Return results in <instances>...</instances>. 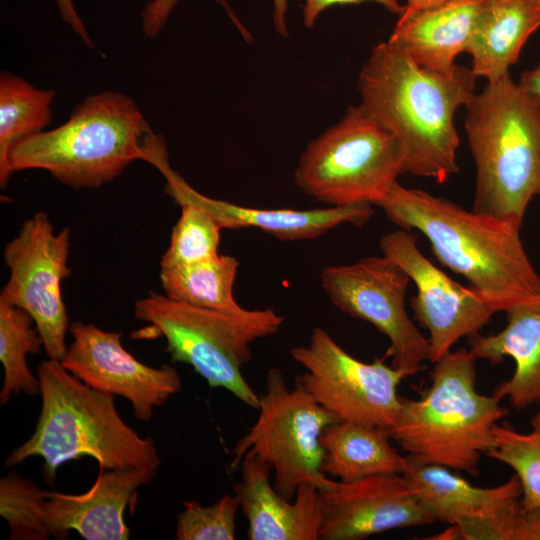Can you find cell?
<instances>
[{
  "instance_id": "6da1fadb",
  "label": "cell",
  "mask_w": 540,
  "mask_h": 540,
  "mask_svg": "<svg viewBox=\"0 0 540 540\" xmlns=\"http://www.w3.org/2000/svg\"><path fill=\"white\" fill-rule=\"evenodd\" d=\"M476 78L457 64L424 69L389 41L373 47L358 77L359 105L399 141L402 174L444 183L459 172L454 116L475 94Z\"/></svg>"
},
{
  "instance_id": "7a4b0ae2",
  "label": "cell",
  "mask_w": 540,
  "mask_h": 540,
  "mask_svg": "<svg viewBox=\"0 0 540 540\" xmlns=\"http://www.w3.org/2000/svg\"><path fill=\"white\" fill-rule=\"evenodd\" d=\"M376 206L399 228L422 233L437 260L462 275L495 312L540 296L521 225L398 181Z\"/></svg>"
},
{
  "instance_id": "3957f363",
  "label": "cell",
  "mask_w": 540,
  "mask_h": 540,
  "mask_svg": "<svg viewBox=\"0 0 540 540\" xmlns=\"http://www.w3.org/2000/svg\"><path fill=\"white\" fill-rule=\"evenodd\" d=\"M37 376L41 412L32 435L5 459L7 467L41 457L50 485L61 465L82 457L95 459L103 469L158 471L162 462L154 440L122 420L113 395L88 386L56 359L41 362Z\"/></svg>"
},
{
  "instance_id": "277c9868",
  "label": "cell",
  "mask_w": 540,
  "mask_h": 540,
  "mask_svg": "<svg viewBox=\"0 0 540 540\" xmlns=\"http://www.w3.org/2000/svg\"><path fill=\"white\" fill-rule=\"evenodd\" d=\"M475 361L465 348L449 351L433 363L431 384L418 398L400 397L387 432L407 455L479 474L481 457L494 445V426L508 411L494 395L477 392Z\"/></svg>"
},
{
  "instance_id": "5b68a950",
  "label": "cell",
  "mask_w": 540,
  "mask_h": 540,
  "mask_svg": "<svg viewBox=\"0 0 540 540\" xmlns=\"http://www.w3.org/2000/svg\"><path fill=\"white\" fill-rule=\"evenodd\" d=\"M465 107L476 165L472 210L521 225L540 195V114L509 73L487 81Z\"/></svg>"
},
{
  "instance_id": "8992f818",
  "label": "cell",
  "mask_w": 540,
  "mask_h": 540,
  "mask_svg": "<svg viewBox=\"0 0 540 540\" xmlns=\"http://www.w3.org/2000/svg\"><path fill=\"white\" fill-rule=\"evenodd\" d=\"M153 135L131 98L104 91L85 98L59 127L17 143L9 170L41 169L67 186L96 188L142 160Z\"/></svg>"
},
{
  "instance_id": "52a82bcc",
  "label": "cell",
  "mask_w": 540,
  "mask_h": 540,
  "mask_svg": "<svg viewBox=\"0 0 540 540\" xmlns=\"http://www.w3.org/2000/svg\"><path fill=\"white\" fill-rule=\"evenodd\" d=\"M135 317L166 340L173 362L190 365L210 387L224 388L258 410L259 396L245 380L242 367L253 357L251 345L274 335L284 317L272 308L211 311L149 293L135 303Z\"/></svg>"
},
{
  "instance_id": "ba28073f",
  "label": "cell",
  "mask_w": 540,
  "mask_h": 540,
  "mask_svg": "<svg viewBox=\"0 0 540 540\" xmlns=\"http://www.w3.org/2000/svg\"><path fill=\"white\" fill-rule=\"evenodd\" d=\"M403 163L399 141L357 105L307 144L294 181L328 206L376 205L402 174Z\"/></svg>"
},
{
  "instance_id": "9c48e42d",
  "label": "cell",
  "mask_w": 540,
  "mask_h": 540,
  "mask_svg": "<svg viewBox=\"0 0 540 540\" xmlns=\"http://www.w3.org/2000/svg\"><path fill=\"white\" fill-rule=\"evenodd\" d=\"M258 410L255 424L231 451L230 467L240 465L246 453L256 456L274 470V488L288 500L302 484H312L320 491L331 489L337 481L321 471L324 451L320 437L327 426L340 420L318 404L299 381L289 388L283 371L276 367L266 375Z\"/></svg>"
},
{
  "instance_id": "30bf717a",
  "label": "cell",
  "mask_w": 540,
  "mask_h": 540,
  "mask_svg": "<svg viewBox=\"0 0 540 540\" xmlns=\"http://www.w3.org/2000/svg\"><path fill=\"white\" fill-rule=\"evenodd\" d=\"M304 373L298 381L340 421L388 430L400 409L397 388L411 376L384 358L363 362L345 351L323 328L312 329L309 343L290 350Z\"/></svg>"
},
{
  "instance_id": "8fae6325",
  "label": "cell",
  "mask_w": 540,
  "mask_h": 540,
  "mask_svg": "<svg viewBox=\"0 0 540 540\" xmlns=\"http://www.w3.org/2000/svg\"><path fill=\"white\" fill-rule=\"evenodd\" d=\"M70 245V230L56 232L48 215L37 212L3 251L9 278L0 292V302L26 311L42 337L47 356L59 361L68 349L65 336L70 325L62 282L72 271L68 265Z\"/></svg>"
},
{
  "instance_id": "7c38bea8",
  "label": "cell",
  "mask_w": 540,
  "mask_h": 540,
  "mask_svg": "<svg viewBox=\"0 0 540 540\" xmlns=\"http://www.w3.org/2000/svg\"><path fill=\"white\" fill-rule=\"evenodd\" d=\"M321 285L331 303L344 313L371 323L389 340L384 359L411 376L430 360V343L409 317L405 307L411 281L385 255L347 265H330L321 272Z\"/></svg>"
},
{
  "instance_id": "4fadbf2b",
  "label": "cell",
  "mask_w": 540,
  "mask_h": 540,
  "mask_svg": "<svg viewBox=\"0 0 540 540\" xmlns=\"http://www.w3.org/2000/svg\"><path fill=\"white\" fill-rule=\"evenodd\" d=\"M379 248L416 286L411 307L415 320L429 333L432 363L462 337L479 333L495 313L476 290L462 286L436 267L420 251L410 231L399 228L383 235Z\"/></svg>"
},
{
  "instance_id": "5bb4252c",
  "label": "cell",
  "mask_w": 540,
  "mask_h": 540,
  "mask_svg": "<svg viewBox=\"0 0 540 540\" xmlns=\"http://www.w3.org/2000/svg\"><path fill=\"white\" fill-rule=\"evenodd\" d=\"M73 341L60 361L64 368L93 389L126 398L134 416L147 422L182 388L178 371L168 364L148 366L121 344V332L102 330L92 323L73 322Z\"/></svg>"
},
{
  "instance_id": "9a60e30c",
  "label": "cell",
  "mask_w": 540,
  "mask_h": 540,
  "mask_svg": "<svg viewBox=\"0 0 540 540\" xmlns=\"http://www.w3.org/2000/svg\"><path fill=\"white\" fill-rule=\"evenodd\" d=\"M144 161L166 179L165 191L176 203H191L205 210L222 229L257 228L283 241L316 239L337 226H362L374 215L369 203L308 210L263 209L210 198L191 187L169 164L165 142L153 144Z\"/></svg>"
},
{
  "instance_id": "2e32d148",
  "label": "cell",
  "mask_w": 540,
  "mask_h": 540,
  "mask_svg": "<svg viewBox=\"0 0 540 540\" xmlns=\"http://www.w3.org/2000/svg\"><path fill=\"white\" fill-rule=\"evenodd\" d=\"M320 492L323 523L319 539L359 540L435 521L416 500L401 474L337 481L331 489Z\"/></svg>"
},
{
  "instance_id": "e0dca14e",
  "label": "cell",
  "mask_w": 540,
  "mask_h": 540,
  "mask_svg": "<svg viewBox=\"0 0 540 540\" xmlns=\"http://www.w3.org/2000/svg\"><path fill=\"white\" fill-rule=\"evenodd\" d=\"M156 474L149 469L99 468L94 484L82 494L47 491L42 508L51 536L64 539L75 530L87 540L128 539L125 510L132 506L137 489Z\"/></svg>"
},
{
  "instance_id": "ac0fdd59",
  "label": "cell",
  "mask_w": 540,
  "mask_h": 540,
  "mask_svg": "<svg viewBox=\"0 0 540 540\" xmlns=\"http://www.w3.org/2000/svg\"><path fill=\"white\" fill-rule=\"evenodd\" d=\"M270 469L250 453L241 461V481L235 485L234 495L248 521V539H319L323 523L320 490L312 484H302L291 503L271 486Z\"/></svg>"
},
{
  "instance_id": "d6986e66",
  "label": "cell",
  "mask_w": 540,
  "mask_h": 540,
  "mask_svg": "<svg viewBox=\"0 0 540 540\" xmlns=\"http://www.w3.org/2000/svg\"><path fill=\"white\" fill-rule=\"evenodd\" d=\"M488 0H447L404 11L388 39L424 69L445 72L466 52Z\"/></svg>"
},
{
  "instance_id": "ffe728a7",
  "label": "cell",
  "mask_w": 540,
  "mask_h": 540,
  "mask_svg": "<svg viewBox=\"0 0 540 540\" xmlns=\"http://www.w3.org/2000/svg\"><path fill=\"white\" fill-rule=\"evenodd\" d=\"M505 312L506 327L495 334L468 337L469 350L476 359L494 365L507 356L515 361L513 376L497 385L492 395L508 398L516 409L540 406V296Z\"/></svg>"
},
{
  "instance_id": "44dd1931",
  "label": "cell",
  "mask_w": 540,
  "mask_h": 540,
  "mask_svg": "<svg viewBox=\"0 0 540 540\" xmlns=\"http://www.w3.org/2000/svg\"><path fill=\"white\" fill-rule=\"evenodd\" d=\"M403 476L419 504L435 521L454 524L520 501L522 488L514 474L501 485L477 487L452 469L404 456Z\"/></svg>"
},
{
  "instance_id": "7402d4cb",
  "label": "cell",
  "mask_w": 540,
  "mask_h": 540,
  "mask_svg": "<svg viewBox=\"0 0 540 540\" xmlns=\"http://www.w3.org/2000/svg\"><path fill=\"white\" fill-rule=\"evenodd\" d=\"M540 28V0H488L469 43L472 70L487 81L507 73Z\"/></svg>"
},
{
  "instance_id": "603a6c76",
  "label": "cell",
  "mask_w": 540,
  "mask_h": 540,
  "mask_svg": "<svg viewBox=\"0 0 540 540\" xmlns=\"http://www.w3.org/2000/svg\"><path fill=\"white\" fill-rule=\"evenodd\" d=\"M384 429L348 421L327 426L320 437L324 451L321 471L341 482L380 474H401L404 456Z\"/></svg>"
},
{
  "instance_id": "cb8c5ba5",
  "label": "cell",
  "mask_w": 540,
  "mask_h": 540,
  "mask_svg": "<svg viewBox=\"0 0 540 540\" xmlns=\"http://www.w3.org/2000/svg\"><path fill=\"white\" fill-rule=\"evenodd\" d=\"M238 267L234 256L219 254L194 264L161 268L160 281L165 295L174 301L234 313L243 309L233 296Z\"/></svg>"
},
{
  "instance_id": "d4e9b609",
  "label": "cell",
  "mask_w": 540,
  "mask_h": 540,
  "mask_svg": "<svg viewBox=\"0 0 540 540\" xmlns=\"http://www.w3.org/2000/svg\"><path fill=\"white\" fill-rule=\"evenodd\" d=\"M55 92L39 89L16 75L4 72L0 77V185L10 177L9 155L12 148L42 132L52 117Z\"/></svg>"
},
{
  "instance_id": "484cf974",
  "label": "cell",
  "mask_w": 540,
  "mask_h": 540,
  "mask_svg": "<svg viewBox=\"0 0 540 540\" xmlns=\"http://www.w3.org/2000/svg\"><path fill=\"white\" fill-rule=\"evenodd\" d=\"M32 317L23 309L0 302V361L4 379L0 403L6 404L12 395H40V380L30 371L27 355L39 353L43 340L33 327Z\"/></svg>"
},
{
  "instance_id": "4316f807",
  "label": "cell",
  "mask_w": 540,
  "mask_h": 540,
  "mask_svg": "<svg viewBox=\"0 0 540 540\" xmlns=\"http://www.w3.org/2000/svg\"><path fill=\"white\" fill-rule=\"evenodd\" d=\"M494 445L486 456L508 465L518 477L521 508L540 506V411L531 419V429L519 432L507 422L493 429Z\"/></svg>"
},
{
  "instance_id": "83f0119b",
  "label": "cell",
  "mask_w": 540,
  "mask_h": 540,
  "mask_svg": "<svg viewBox=\"0 0 540 540\" xmlns=\"http://www.w3.org/2000/svg\"><path fill=\"white\" fill-rule=\"evenodd\" d=\"M179 205L181 215L172 229L169 247L161 258V268L194 264L220 254L222 228L219 224L194 204Z\"/></svg>"
},
{
  "instance_id": "f1b7e54d",
  "label": "cell",
  "mask_w": 540,
  "mask_h": 540,
  "mask_svg": "<svg viewBox=\"0 0 540 540\" xmlns=\"http://www.w3.org/2000/svg\"><path fill=\"white\" fill-rule=\"evenodd\" d=\"M46 492L15 471L0 479V514L9 524L11 539L44 540L51 536L42 508Z\"/></svg>"
},
{
  "instance_id": "f546056e",
  "label": "cell",
  "mask_w": 540,
  "mask_h": 540,
  "mask_svg": "<svg viewBox=\"0 0 540 540\" xmlns=\"http://www.w3.org/2000/svg\"><path fill=\"white\" fill-rule=\"evenodd\" d=\"M183 511L177 516V540H234L236 514L239 507L235 495H224L216 503L203 506L199 502L184 501Z\"/></svg>"
},
{
  "instance_id": "4dcf8cb0",
  "label": "cell",
  "mask_w": 540,
  "mask_h": 540,
  "mask_svg": "<svg viewBox=\"0 0 540 540\" xmlns=\"http://www.w3.org/2000/svg\"><path fill=\"white\" fill-rule=\"evenodd\" d=\"M520 512L521 500L490 513L463 518L428 539L514 540Z\"/></svg>"
},
{
  "instance_id": "1f68e13d",
  "label": "cell",
  "mask_w": 540,
  "mask_h": 540,
  "mask_svg": "<svg viewBox=\"0 0 540 540\" xmlns=\"http://www.w3.org/2000/svg\"><path fill=\"white\" fill-rule=\"evenodd\" d=\"M375 2L393 14L400 15L404 6L398 0H304L302 7L303 23L307 28H312L319 16L329 7L337 5L360 4L362 2Z\"/></svg>"
},
{
  "instance_id": "d6a6232c",
  "label": "cell",
  "mask_w": 540,
  "mask_h": 540,
  "mask_svg": "<svg viewBox=\"0 0 540 540\" xmlns=\"http://www.w3.org/2000/svg\"><path fill=\"white\" fill-rule=\"evenodd\" d=\"M178 1L151 0L147 3L141 13L142 29L146 36L153 38L160 33Z\"/></svg>"
},
{
  "instance_id": "836d02e7",
  "label": "cell",
  "mask_w": 540,
  "mask_h": 540,
  "mask_svg": "<svg viewBox=\"0 0 540 540\" xmlns=\"http://www.w3.org/2000/svg\"><path fill=\"white\" fill-rule=\"evenodd\" d=\"M514 540H540V506L521 508Z\"/></svg>"
},
{
  "instance_id": "e575fe53",
  "label": "cell",
  "mask_w": 540,
  "mask_h": 540,
  "mask_svg": "<svg viewBox=\"0 0 540 540\" xmlns=\"http://www.w3.org/2000/svg\"><path fill=\"white\" fill-rule=\"evenodd\" d=\"M62 19L70 25L72 30L77 33L82 40L89 46H92V40L86 30L82 19L77 13L73 0H54Z\"/></svg>"
},
{
  "instance_id": "d590c367",
  "label": "cell",
  "mask_w": 540,
  "mask_h": 540,
  "mask_svg": "<svg viewBox=\"0 0 540 540\" xmlns=\"http://www.w3.org/2000/svg\"><path fill=\"white\" fill-rule=\"evenodd\" d=\"M518 84L532 100L540 114V63L534 68L524 71Z\"/></svg>"
},
{
  "instance_id": "8d00e7d4",
  "label": "cell",
  "mask_w": 540,
  "mask_h": 540,
  "mask_svg": "<svg viewBox=\"0 0 540 540\" xmlns=\"http://www.w3.org/2000/svg\"><path fill=\"white\" fill-rule=\"evenodd\" d=\"M289 0H272L273 3V23L276 32L282 37L288 35L287 11Z\"/></svg>"
},
{
  "instance_id": "74e56055",
  "label": "cell",
  "mask_w": 540,
  "mask_h": 540,
  "mask_svg": "<svg viewBox=\"0 0 540 540\" xmlns=\"http://www.w3.org/2000/svg\"><path fill=\"white\" fill-rule=\"evenodd\" d=\"M447 0H406L404 8L407 10H416L421 8L430 7Z\"/></svg>"
}]
</instances>
